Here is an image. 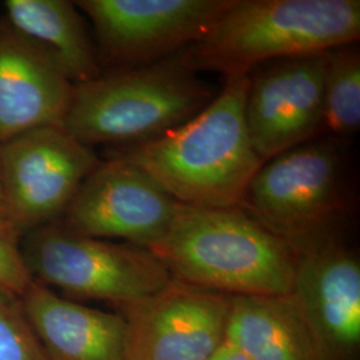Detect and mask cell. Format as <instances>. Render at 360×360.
I'll use <instances>...</instances> for the list:
<instances>
[{"mask_svg": "<svg viewBox=\"0 0 360 360\" xmlns=\"http://www.w3.org/2000/svg\"><path fill=\"white\" fill-rule=\"evenodd\" d=\"M248 77H224L206 108L166 135L129 147L105 148L104 159L141 168L180 205L242 208L262 167L245 119Z\"/></svg>", "mask_w": 360, "mask_h": 360, "instance_id": "obj_1", "label": "cell"}, {"mask_svg": "<svg viewBox=\"0 0 360 360\" xmlns=\"http://www.w3.org/2000/svg\"><path fill=\"white\" fill-rule=\"evenodd\" d=\"M172 279L229 296L287 295L296 254L242 208L178 203L166 235L148 247Z\"/></svg>", "mask_w": 360, "mask_h": 360, "instance_id": "obj_2", "label": "cell"}, {"mask_svg": "<svg viewBox=\"0 0 360 360\" xmlns=\"http://www.w3.org/2000/svg\"><path fill=\"white\" fill-rule=\"evenodd\" d=\"M217 94L183 50L155 63L105 71L77 84L63 127L91 148L129 147L183 126Z\"/></svg>", "mask_w": 360, "mask_h": 360, "instance_id": "obj_3", "label": "cell"}, {"mask_svg": "<svg viewBox=\"0 0 360 360\" xmlns=\"http://www.w3.org/2000/svg\"><path fill=\"white\" fill-rule=\"evenodd\" d=\"M359 0H233L186 53L199 71L247 77L271 60L354 44Z\"/></svg>", "mask_w": 360, "mask_h": 360, "instance_id": "obj_4", "label": "cell"}, {"mask_svg": "<svg viewBox=\"0 0 360 360\" xmlns=\"http://www.w3.org/2000/svg\"><path fill=\"white\" fill-rule=\"evenodd\" d=\"M345 160L336 139H314L267 160L245 193V212L296 255L339 236Z\"/></svg>", "mask_w": 360, "mask_h": 360, "instance_id": "obj_5", "label": "cell"}, {"mask_svg": "<svg viewBox=\"0 0 360 360\" xmlns=\"http://www.w3.org/2000/svg\"><path fill=\"white\" fill-rule=\"evenodd\" d=\"M22 252L34 281L79 303L102 300L116 309L155 295L172 281L147 248L84 236L60 220L26 233Z\"/></svg>", "mask_w": 360, "mask_h": 360, "instance_id": "obj_6", "label": "cell"}, {"mask_svg": "<svg viewBox=\"0 0 360 360\" xmlns=\"http://www.w3.org/2000/svg\"><path fill=\"white\" fill-rule=\"evenodd\" d=\"M101 162L63 126L30 129L0 143V188L10 224L23 238L62 220Z\"/></svg>", "mask_w": 360, "mask_h": 360, "instance_id": "obj_7", "label": "cell"}, {"mask_svg": "<svg viewBox=\"0 0 360 360\" xmlns=\"http://www.w3.org/2000/svg\"><path fill=\"white\" fill-rule=\"evenodd\" d=\"M233 0H77L102 71L150 65L188 49Z\"/></svg>", "mask_w": 360, "mask_h": 360, "instance_id": "obj_8", "label": "cell"}, {"mask_svg": "<svg viewBox=\"0 0 360 360\" xmlns=\"http://www.w3.org/2000/svg\"><path fill=\"white\" fill-rule=\"evenodd\" d=\"M327 51L257 65L247 77V131L263 163L324 131Z\"/></svg>", "mask_w": 360, "mask_h": 360, "instance_id": "obj_9", "label": "cell"}, {"mask_svg": "<svg viewBox=\"0 0 360 360\" xmlns=\"http://www.w3.org/2000/svg\"><path fill=\"white\" fill-rule=\"evenodd\" d=\"M114 311L126 322L129 360H208L226 340L230 296L172 279Z\"/></svg>", "mask_w": 360, "mask_h": 360, "instance_id": "obj_10", "label": "cell"}, {"mask_svg": "<svg viewBox=\"0 0 360 360\" xmlns=\"http://www.w3.org/2000/svg\"><path fill=\"white\" fill-rule=\"evenodd\" d=\"M178 202L141 168L102 159L80 186L60 220L84 236L120 239L147 248L160 240Z\"/></svg>", "mask_w": 360, "mask_h": 360, "instance_id": "obj_11", "label": "cell"}, {"mask_svg": "<svg viewBox=\"0 0 360 360\" xmlns=\"http://www.w3.org/2000/svg\"><path fill=\"white\" fill-rule=\"evenodd\" d=\"M290 295L322 360H355L360 347V263L339 236L296 255Z\"/></svg>", "mask_w": 360, "mask_h": 360, "instance_id": "obj_12", "label": "cell"}, {"mask_svg": "<svg viewBox=\"0 0 360 360\" xmlns=\"http://www.w3.org/2000/svg\"><path fill=\"white\" fill-rule=\"evenodd\" d=\"M75 84L0 16V143L30 129L63 126Z\"/></svg>", "mask_w": 360, "mask_h": 360, "instance_id": "obj_13", "label": "cell"}, {"mask_svg": "<svg viewBox=\"0 0 360 360\" xmlns=\"http://www.w3.org/2000/svg\"><path fill=\"white\" fill-rule=\"evenodd\" d=\"M28 319L50 360H129L126 322L32 279L23 292Z\"/></svg>", "mask_w": 360, "mask_h": 360, "instance_id": "obj_14", "label": "cell"}, {"mask_svg": "<svg viewBox=\"0 0 360 360\" xmlns=\"http://www.w3.org/2000/svg\"><path fill=\"white\" fill-rule=\"evenodd\" d=\"M3 8L6 22L44 52L75 86L103 74L92 32L75 1L6 0Z\"/></svg>", "mask_w": 360, "mask_h": 360, "instance_id": "obj_15", "label": "cell"}, {"mask_svg": "<svg viewBox=\"0 0 360 360\" xmlns=\"http://www.w3.org/2000/svg\"><path fill=\"white\" fill-rule=\"evenodd\" d=\"M226 339L251 360H322L290 294L230 296Z\"/></svg>", "mask_w": 360, "mask_h": 360, "instance_id": "obj_16", "label": "cell"}, {"mask_svg": "<svg viewBox=\"0 0 360 360\" xmlns=\"http://www.w3.org/2000/svg\"><path fill=\"white\" fill-rule=\"evenodd\" d=\"M360 127V51L354 44L327 51L324 74V131L347 139Z\"/></svg>", "mask_w": 360, "mask_h": 360, "instance_id": "obj_17", "label": "cell"}, {"mask_svg": "<svg viewBox=\"0 0 360 360\" xmlns=\"http://www.w3.org/2000/svg\"><path fill=\"white\" fill-rule=\"evenodd\" d=\"M0 360H50L22 297L0 287Z\"/></svg>", "mask_w": 360, "mask_h": 360, "instance_id": "obj_18", "label": "cell"}, {"mask_svg": "<svg viewBox=\"0 0 360 360\" xmlns=\"http://www.w3.org/2000/svg\"><path fill=\"white\" fill-rule=\"evenodd\" d=\"M32 278L22 252V235L0 220V287L23 295Z\"/></svg>", "mask_w": 360, "mask_h": 360, "instance_id": "obj_19", "label": "cell"}, {"mask_svg": "<svg viewBox=\"0 0 360 360\" xmlns=\"http://www.w3.org/2000/svg\"><path fill=\"white\" fill-rule=\"evenodd\" d=\"M208 360H251L245 352L226 339Z\"/></svg>", "mask_w": 360, "mask_h": 360, "instance_id": "obj_20", "label": "cell"}, {"mask_svg": "<svg viewBox=\"0 0 360 360\" xmlns=\"http://www.w3.org/2000/svg\"><path fill=\"white\" fill-rule=\"evenodd\" d=\"M0 220L8 221L7 212H6V207H4V200H3V195H1V188H0ZM8 223H10V221H8Z\"/></svg>", "mask_w": 360, "mask_h": 360, "instance_id": "obj_21", "label": "cell"}]
</instances>
